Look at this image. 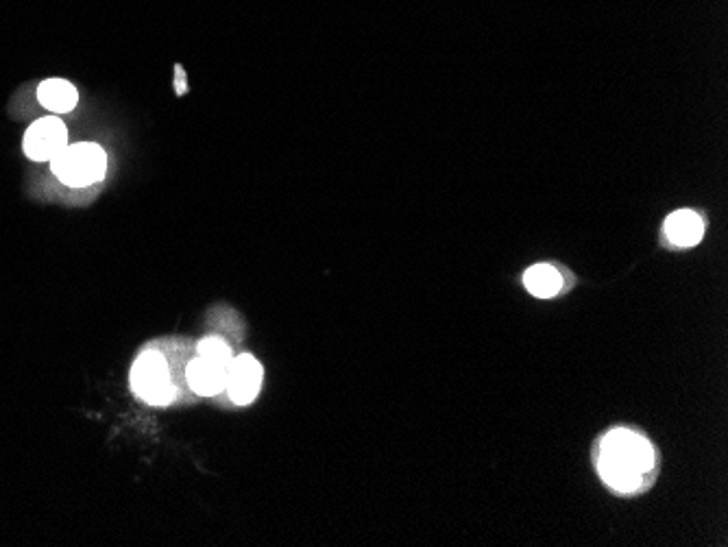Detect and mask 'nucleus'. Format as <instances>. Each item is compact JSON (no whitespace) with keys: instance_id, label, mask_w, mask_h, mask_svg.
<instances>
[{"instance_id":"nucleus-8","label":"nucleus","mask_w":728,"mask_h":547,"mask_svg":"<svg viewBox=\"0 0 728 547\" xmlns=\"http://www.w3.org/2000/svg\"><path fill=\"white\" fill-rule=\"evenodd\" d=\"M38 101L55 114H66L77 107L79 94L75 85L66 79H48L38 88Z\"/></svg>"},{"instance_id":"nucleus-2","label":"nucleus","mask_w":728,"mask_h":547,"mask_svg":"<svg viewBox=\"0 0 728 547\" xmlns=\"http://www.w3.org/2000/svg\"><path fill=\"white\" fill-rule=\"evenodd\" d=\"M53 175L70 188L99 184L107 173V155L96 142H77L51 160Z\"/></svg>"},{"instance_id":"nucleus-10","label":"nucleus","mask_w":728,"mask_h":547,"mask_svg":"<svg viewBox=\"0 0 728 547\" xmlns=\"http://www.w3.org/2000/svg\"><path fill=\"white\" fill-rule=\"evenodd\" d=\"M197 356L221 364V367H229V364H232V360H234L232 347H229L225 340L218 338V336H205L203 340H199Z\"/></svg>"},{"instance_id":"nucleus-9","label":"nucleus","mask_w":728,"mask_h":547,"mask_svg":"<svg viewBox=\"0 0 728 547\" xmlns=\"http://www.w3.org/2000/svg\"><path fill=\"white\" fill-rule=\"evenodd\" d=\"M524 286L528 288L530 295H535L539 299H550L561 293L563 275L550 264H535L526 271Z\"/></svg>"},{"instance_id":"nucleus-1","label":"nucleus","mask_w":728,"mask_h":547,"mask_svg":"<svg viewBox=\"0 0 728 547\" xmlns=\"http://www.w3.org/2000/svg\"><path fill=\"white\" fill-rule=\"evenodd\" d=\"M654 452L648 439L630 430H613L602 439L598 469L602 480L620 493H635L650 476Z\"/></svg>"},{"instance_id":"nucleus-4","label":"nucleus","mask_w":728,"mask_h":547,"mask_svg":"<svg viewBox=\"0 0 728 547\" xmlns=\"http://www.w3.org/2000/svg\"><path fill=\"white\" fill-rule=\"evenodd\" d=\"M24 153L33 162H51L68 147V129L59 118H40L24 133Z\"/></svg>"},{"instance_id":"nucleus-7","label":"nucleus","mask_w":728,"mask_h":547,"mask_svg":"<svg viewBox=\"0 0 728 547\" xmlns=\"http://www.w3.org/2000/svg\"><path fill=\"white\" fill-rule=\"evenodd\" d=\"M663 229L667 242L683 249L698 245L702 236H705V223H702V218L691 210H678L667 216Z\"/></svg>"},{"instance_id":"nucleus-3","label":"nucleus","mask_w":728,"mask_h":547,"mask_svg":"<svg viewBox=\"0 0 728 547\" xmlns=\"http://www.w3.org/2000/svg\"><path fill=\"white\" fill-rule=\"evenodd\" d=\"M131 391L151 406H168L175 399L177 391L168 373V364L160 351L147 349L136 358L131 367Z\"/></svg>"},{"instance_id":"nucleus-5","label":"nucleus","mask_w":728,"mask_h":547,"mask_svg":"<svg viewBox=\"0 0 728 547\" xmlns=\"http://www.w3.org/2000/svg\"><path fill=\"white\" fill-rule=\"evenodd\" d=\"M262 380H264L262 364L253 356L242 354V356L234 358L232 364L227 367V386L225 388L234 404L247 406L258 397Z\"/></svg>"},{"instance_id":"nucleus-6","label":"nucleus","mask_w":728,"mask_h":547,"mask_svg":"<svg viewBox=\"0 0 728 547\" xmlns=\"http://www.w3.org/2000/svg\"><path fill=\"white\" fill-rule=\"evenodd\" d=\"M186 380H188V386L192 388V393H197L201 397H214L221 391H225L227 367H221V364L197 356L188 364Z\"/></svg>"}]
</instances>
